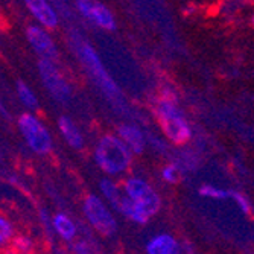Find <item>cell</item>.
I'll return each instance as SVG.
<instances>
[{
  "label": "cell",
  "instance_id": "obj_1",
  "mask_svg": "<svg viewBox=\"0 0 254 254\" xmlns=\"http://www.w3.org/2000/svg\"><path fill=\"white\" fill-rule=\"evenodd\" d=\"M93 158L98 168L110 178L121 177L132 163V152L118 137V134L102 135L93 151Z\"/></svg>",
  "mask_w": 254,
  "mask_h": 254
},
{
  "label": "cell",
  "instance_id": "obj_2",
  "mask_svg": "<svg viewBox=\"0 0 254 254\" xmlns=\"http://www.w3.org/2000/svg\"><path fill=\"white\" fill-rule=\"evenodd\" d=\"M154 111H155L158 127L161 128V131H163L165 137L169 142H172L174 145H184L190 140L192 137L190 124L172 96L163 95L161 98H158Z\"/></svg>",
  "mask_w": 254,
  "mask_h": 254
},
{
  "label": "cell",
  "instance_id": "obj_3",
  "mask_svg": "<svg viewBox=\"0 0 254 254\" xmlns=\"http://www.w3.org/2000/svg\"><path fill=\"white\" fill-rule=\"evenodd\" d=\"M70 44L73 46V51H75L78 60L85 67L87 73L95 81V84H98L99 88L111 99L121 98L122 93H121L119 87L114 84L113 78L105 70V67L102 64V61L99 60V55L93 49V46H91L85 38H82L78 32H73V35L70 38Z\"/></svg>",
  "mask_w": 254,
  "mask_h": 254
},
{
  "label": "cell",
  "instance_id": "obj_4",
  "mask_svg": "<svg viewBox=\"0 0 254 254\" xmlns=\"http://www.w3.org/2000/svg\"><path fill=\"white\" fill-rule=\"evenodd\" d=\"M17 128L26 146L37 155H48L54 149V137L37 113H23L17 119Z\"/></svg>",
  "mask_w": 254,
  "mask_h": 254
},
{
  "label": "cell",
  "instance_id": "obj_5",
  "mask_svg": "<svg viewBox=\"0 0 254 254\" xmlns=\"http://www.w3.org/2000/svg\"><path fill=\"white\" fill-rule=\"evenodd\" d=\"M82 215L87 224L102 236H113L118 232V221L113 209L99 195L90 193L84 198Z\"/></svg>",
  "mask_w": 254,
  "mask_h": 254
},
{
  "label": "cell",
  "instance_id": "obj_6",
  "mask_svg": "<svg viewBox=\"0 0 254 254\" xmlns=\"http://www.w3.org/2000/svg\"><path fill=\"white\" fill-rule=\"evenodd\" d=\"M122 189L127 198L131 199L149 218L158 213L161 207V198L145 178L131 175L122 183Z\"/></svg>",
  "mask_w": 254,
  "mask_h": 254
},
{
  "label": "cell",
  "instance_id": "obj_7",
  "mask_svg": "<svg viewBox=\"0 0 254 254\" xmlns=\"http://www.w3.org/2000/svg\"><path fill=\"white\" fill-rule=\"evenodd\" d=\"M38 75L40 79L48 90V93L57 102H67L72 96V87L60 70L57 61L40 60L38 61Z\"/></svg>",
  "mask_w": 254,
  "mask_h": 254
},
{
  "label": "cell",
  "instance_id": "obj_8",
  "mask_svg": "<svg viewBox=\"0 0 254 254\" xmlns=\"http://www.w3.org/2000/svg\"><path fill=\"white\" fill-rule=\"evenodd\" d=\"M75 9L91 25H95L104 31L116 29V17H114L113 11L102 2H96V0H78V2H75Z\"/></svg>",
  "mask_w": 254,
  "mask_h": 254
},
{
  "label": "cell",
  "instance_id": "obj_9",
  "mask_svg": "<svg viewBox=\"0 0 254 254\" xmlns=\"http://www.w3.org/2000/svg\"><path fill=\"white\" fill-rule=\"evenodd\" d=\"M26 38L34 52L40 55V60L57 61L58 48L51 31L44 29L38 25H29L26 28Z\"/></svg>",
  "mask_w": 254,
  "mask_h": 254
},
{
  "label": "cell",
  "instance_id": "obj_10",
  "mask_svg": "<svg viewBox=\"0 0 254 254\" xmlns=\"http://www.w3.org/2000/svg\"><path fill=\"white\" fill-rule=\"evenodd\" d=\"M25 5L31 17L35 20V25L48 31L58 28L61 21V14L55 3L48 2V0H26Z\"/></svg>",
  "mask_w": 254,
  "mask_h": 254
},
{
  "label": "cell",
  "instance_id": "obj_11",
  "mask_svg": "<svg viewBox=\"0 0 254 254\" xmlns=\"http://www.w3.org/2000/svg\"><path fill=\"white\" fill-rule=\"evenodd\" d=\"M54 233L64 242H75L79 235V227L76 221L64 212H58L51 219Z\"/></svg>",
  "mask_w": 254,
  "mask_h": 254
},
{
  "label": "cell",
  "instance_id": "obj_12",
  "mask_svg": "<svg viewBox=\"0 0 254 254\" xmlns=\"http://www.w3.org/2000/svg\"><path fill=\"white\" fill-rule=\"evenodd\" d=\"M118 137L128 146L132 155H138L145 151L146 138L143 131L134 124H122L118 128Z\"/></svg>",
  "mask_w": 254,
  "mask_h": 254
},
{
  "label": "cell",
  "instance_id": "obj_13",
  "mask_svg": "<svg viewBox=\"0 0 254 254\" xmlns=\"http://www.w3.org/2000/svg\"><path fill=\"white\" fill-rule=\"evenodd\" d=\"M99 190L102 195V199L111 207L113 210L119 212L121 205L125 199V193L122 189V184H119L114 178L105 177L99 183Z\"/></svg>",
  "mask_w": 254,
  "mask_h": 254
},
{
  "label": "cell",
  "instance_id": "obj_14",
  "mask_svg": "<svg viewBox=\"0 0 254 254\" xmlns=\"http://www.w3.org/2000/svg\"><path fill=\"white\" fill-rule=\"evenodd\" d=\"M58 131L61 134V137L64 138V142L73 148V149H81L84 146V135L79 129V127L76 125V122L68 118V116H60L58 122H57Z\"/></svg>",
  "mask_w": 254,
  "mask_h": 254
},
{
  "label": "cell",
  "instance_id": "obj_15",
  "mask_svg": "<svg viewBox=\"0 0 254 254\" xmlns=\"http://www.w3.org/2000/svg\"><path fill=\"white\" fill-rule=\"evenodd\" d=\"M145 250L146 254H180V244L172 235L160 233L148 241Z\"/></svg>",
  "mask_w": 254,
  "mask_h": 254
},
{
  "label": "cell",
  "instance_id": "obj_16",
  "mask_svg": "<svg viewBox=\"0 0 254 254\" xmlns=\"http://www.w3.org/2000/svg\"><path fill=\"white\" fill-rule=\"evenodd\" d=\"M15 91H17V98L20 104L28 110V113H37V110L40 108V101H38V96L35 95V91L32 90V87L28 85L26 82L18 81Z\"/></svg>",
  "mask_w": 254,
  "mask_h": 254
},
{
  "label": "cell",
  "instance_id": "obj_17",
  "mask_svg": "<svg viewBox=\"0 0 254 254\" xmlns=\"http://www.w3.org/2000/svg\"><path fill=\"white\" fill-rule=\"evenodd\" d=\"M15 235L14 222L5 213H0V253H6L11 248Z\"/></svg>",
  "mask_w": 254,
  "mask_h": 254
},
{
  "label": "cell",
  "instance_id": "obj_18",
  "mask_svg": "<svg viewBox=\"0 0 254 254\" xmlns=\"http://www.w3.org/2000/svg\"><path fill=\"white\" fill-rule=\"evenodd\" d=\"M37 248V244L34 241V238H31L29 235L25 233H17L12 244H11V251L17 253V254H34Z\"/></svg>",
  "mask_w": 254,
  "mask_h": 254
},
{
  "label": "cell",
  "instance_id": "obj_19",
  "mask_svg": "<svg viewBox=\"0 0 254 254\" xmlns=\"http://www.w3.org/2000/svg\"><path fill=\"white\" fill-rule=\"evenodd\" d=\"M198 193L204 198H210V199H228L230 195H232V190L221 189V188L212 186V184H202Z\"/></svg>",
  "mask_w": 254,
  "mask_h": 254
},
{
  "label": "cell",
  "instance_id": "obj_20",
  "mask_svg": "<svg viewBox=\"0 0 254 254\" xmlns=\"http://www.w3.org/2000/svg\"><path fill=\"white\" fill-rule=\"evenodd\" d=\"M230 198H232L235 201V204L238 205V209L244 213V215H250L251 213V202L250 199L242 193V192H235L232 190V195H230Z\"/></svg>",
  "mask_w": 254,
  "mask_h": 254
},
{
  "label": "cell",
  "instance_id": "obj_21",
  "mask_svg": "<svg viewBox=\"0 0 254 254\" xmlns=\"http://www.w3.org/2000/svg\"><path fill=\"white\" fill-rule=\"evenodd\" d=\"M161 178L166 183H178L180 180V169L175 165H166L163 169H161Z\"/></svg>",
  "mask_w": 254,
  "mask_h": 254
},
{
  "label": "cell",
  "instance_id": "obj_22",
  "mask_svg": "<svg viewBox=\"0 0 254 254\" xmlns=\"http://www.w3.org/2000/svg\"><path fill=\"white\" fill-rule=\"evenodd\" d=\"M3 254H17V253H14V251H11V250H8L6 253H3Z\"/></svg>",
  "mask_w": 254,
  "mask_h": 254
},
{
  "label": "cell",
  "instance_id": "obj_23",
  "mask_svg": "<svg viewBox=\"0 0 254 254\" xmlns=\"http://www.w3.org/2000/svg\"><path fill=\"white\" fill-rule=\"evenodd\" d=\"M251 23H253V25H254V15H253V18H251Z\"/></svg>",
  "mask_w": 254,
  "mask_h": 254
}]
</instances>
